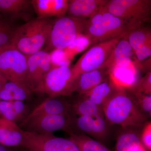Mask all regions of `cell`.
I'll list each match as a JSON object with an SVG mask.
<instances>
[{
	"label": "cell",
	"instance_id": "1",
	"mask_svg": "<svg viewBox=\"0 0 151 151\" xmlns=\"http://www.w3.org/2000/svg\"><path fill=\"white\" fill-rule=\"evenodd\" d=\"M105 120L108 124L124 128L145 127L147 117L139 109L134 100L124 90L117 92L103 107Z\"/></svg>",
	"mask_w": 151,
	"mask_h": 151
},
{
	"label": "cell",
	"instance_id": "2",
	"mask_svg": "<svg viewBox=\"0 0 151 151\" xmlns=\"http://www.w3.org/2000/svg\"><path fill=\"white\" fill-rule=\"evenodd\" d=\"M130 31L123 21L103 6L87 19L83 34L89 39L92 45L123 38L127 37Z\"/></svg>",
	"mask_w": 151,
	"mask_h": 151
},
{
	"label": "cell",
	"instance_id": "3",
	"mask_svg": "<svg viewBox=\"0 0 151 151\" xmlns=\"http://www.w3.org/2000/svg\"><path fill=\"white\" fill-rule=\"evenodd\" d=\"M53 22L50 18L29 20L15 30L11 45L27 56L41 51L46 44Z\"/></svg>",
	"mask_w": 151,
	"mask_h": 151
},
{
	"label": "cell",
	"instance_id": "4",
	"mask_svg": "<svg viewBox=\"0 0 151 151\" xmlns=\"http://www.w3.org/2000/svg\"><path fill=\"white\" fill-rule=\"evenodd\" d=\"M86 21L68 16L57 18L53 22L45 50L49 52L67 48L83 34Z\"/></svg>",
	"mask_w": 151,
	"mask_h": 151
},
{
	"label": "cell",
	"instance_id": "5",
	"mask_svg": "<svg viewBox=\"0 0 151 151\" xmlns=\"http://www.w3.org/2000/svg\"><path fill=\"white\" fill-rule=\"evenodd\" d=\"M104 6L123 21L130 31L150 19L151 0H108Z\"/></svg>",
	"mask_w": 151,
	"mask_h": 151
},
{
	"label": "cell",
	"instance_id": "6",
	"mask_svg": "<svg viewBox=\"0 0 151 151\" xmlns=\"http://www.w3.org/2000/svg\"><path fill=\"white\" fill-rule=\"evenodd\" d=\"M120 39H115L91 45L71 68L73 78L75 79L84 72L105 66Z\"/></svg>",
	"mask_w": 151,
	"mask_h": 151
},
{
	"label": "cell",
	"instance_id": "7",
	"mask_svg": "<svg viewBox=\"0 0 151 151\" xmlns=\"http://www.w3.org/2000/svg\"><path fill=\"white\" fill-rule=\"evenodd\" d=\"M50 52L42 50L27 56V72L24 84L32 93L44 94V81L53 67Z\"/></svg>",
	"mask_w": 151,
	"mask_h": 151
},
{
	"label": "cell",
	"instance_id": "8",
	"mask_svg": "<svg viewBox=\"0 0 151 151\" xmlns=\"http://www.w3.org/2000/svg\"><path fill=\"white\" fill-rule=\"evenodd\" d=\"M27 56L10 44L0 50V73L8 81L24 84Z\"/></svg>",
	"mask_w": 151,
	"mask_h": 151
},
{
	"label": "cell",
	"instance_id": "9",
	"mask_svg": "<svg viewBox=\"0 0 151 151\" xmlns=\"http://www.w3.org/2000/svg\"><path fill=\"white\" fill-rule=\"evenodd\" d=\"M44 93L49 97L68 96L75 92V79L68 65H56L52 68L44 81Z\"/></svg>",
	"mask_w": 151,
	"mask_h": 151
},
{
	"label": "cell",
	"instance_id": "10",
	"mask_svg": "<svg viewBox=\"0 0 151 151\" xmlns=\"http://www.w3.org/2000/svg\"><path fill=\"white\" fill-rule=\"evenodd\" d=\"M21 147L32 151H81L70 139L24 130Z\"/></svg>",
	"mask_w": 151,
	"mask_h": 151
},
{
	"label": "cell",
	"instance_id": "11",
	"mask_svg": "<svg viewBox=\"0 0 151 151\" xmlns=\"http://www.w3.org/2000/svg\"><path fill=\"white\" fill-rule=\"evenodd\" d=\"M71 119L69 114L36 116L22 122L19 127L24 128V131L37 134H52L60 130L70 133Z\"/></svg>",
	"mask_w": 151,
	"mask_h": 151
},
{
	"label": "cell",
	"instance_id": "12",
	"mask_svg": "<svg viewBox=\"0 0 151 151\" xmlns=\"http://www.w3.org/2000/svg\"><path fill=\"white\" fill-rule=\"evenodd\" d=\"M72 123H74L77 129L81 132L80 134L97 139H103L108 134V123L104 115L78 116L76 119H72Z\"/></svg>",
	"mask_w": 151,
	"mask_h": 151
},
{
	"label": "cell",
	"instance_id": "13",
	"mask_svg": "<svg viewBox=\"0 0 151 151\" xmlns=\"http://www.w3.org/2000/svg\"><path fill=\"white\" fill-rule=\"evenodd\" d=\"M107 66L79 74L75 79V92L83 95L110 77Z\"/></svg>",
	"mask_w": 151,
	"mask_h": 151
},
{
	"label": "cell",
	"instance_id": "14",
	"mask_svg": "<svg viewBox=\"0 0 151 151\" xmlns=\"http://www.w3.org/2000/svg\"><path fill=\"white\" fill-rule=\"evenodd\" d=\"M127 36L120 40L105 65L110 70L116 66L127 67L137 64L134 52L128 42Z\"/></svg>",
	"mask_w": 151,
	"mask_h": 151
},
{
	"label": "cell",
	"instance_id": "15",
	"mask_svg": "<svg viewBox=\"0 0 151 151\" xmlns=\"http://www.w3.org/2000/svg\"><path fill=\"white\" fill-rule=\"evenodd\" d=\"M68 2L67 0H31L33 9L40 19L65 16Z\"/></svg>",
	"mask_w": 151,
	"mask_h": 151
},
{
	"label": "cell",
	"instance_id": "16",
	"mask_svg": "<svg viewBox=\"0 0 151 151\" xmlns=\"http://www.w3.org/2000/svg\"><path fill=\"white\" fill-rule=\"evenodd\" d=\"M59 97H49L36 107L22 122L27 121L36 116L69 114L71 106L66 100Z\"/></svg>",
	"mask_w": 151,
	"mask_h": 151
},
{
	"label": "cell",
	"instance_id": "17",
	"mask_svg": "<svg viewBox=\"0 0 151 151\" xmlns=\"http://www.w3.org/2000/svg\"><path fill=\"white\" fill-rule=\"evenodd\" d=\"M108 0H70L67 12L68 16L88 19L100 8L104 6Z\"/></svg>",
	"mask_w": 151,
	"mask_h": 151
},
{
	"label": "cell",
	"instance_id": "18",
	"mask_svg": "<svg viewBox=\"0 0 151 151\" xmlns=\"http://www.w3.org/2000/svg\"><path fill=\"white\" fill-rule=\"evenodd\" d=\"M32 9L31 0H0V17H8L11 19L21 18L29 21Z\"/></svg>",
	"mask_w": 151,
	"mask_h": 151
},
{
	"label": "cell",
	"instance_id": "19",
	"mask_svg": "<svg viewBox=\"0 0 151 151\" xmlns=\"http://www.w3.org/2000/svg\"><path fill=\"white\" fill-rule=\"evenodd\" d=\"M24 130L15 122L0 117V144L6 147L21 146Z\"/></svg>",
	"mask_w": 151,
	"mask_h": 151
},
{
	"label": "cell",
	"instance_id": "20",
	"mask_svg": "<svg viewBox=\"0 0 151 151\" xmlns=\"http://www.w3.org/2000/svg\"><path fill=\"white\" fill-rule=\"evenodd\" d=\"M122 89H123L118 86L110 76L108 79L82 95L103 108L107 101Z\"/></svg>",
	"mask_w": 151,
	"mask_h": 151
},
{
	"label": "cell",
	"instance_id": "21",
	"mask_svg": "<svg viewBox=\"0 0 151 151\" xmlns=\"http://www.w3.org/2000/svg\"><path fill=\"white\" fill-rule=\"evenodd\" d=\"M110 75L114 82L124 90L134 87L139 80L137 68L135 65L113 67L110 70Z\"/></svg>",
	"mask_w": 151,
	"mask_h": 151
},
{
	"label": "cell",
	"instance_id": "22",
	"mask_svg": "<svg viewBox=\"0 0 151 151\" xmlns=\"http://www.w3.org/2000/svg\"><path fill=\"white\" fill-rule=\"evenodd\" d=\"M32 93L24 84L7 81L0 89V100L24 101L28 99Z\"/></svg>",
	"mask_w": 151,
	"mask_h": 151
},
{
	"label": "cell",
	"instance_id": "23",
	"mask_svg": "<svg viewBox=\"0 0 151 151\" xmlns=\"http://www.w3.org/2000/svg\"><path fill=\"white\" fill-rule=\"evenodd\" d=\"M70 139L75 143L81 151H111L98 141L84 134L69 133Z\"/></svg>",
	"mask_w": 151,
	"mask_h": 151
},
{
	"label": "cell",
	"instance_id": "24",
	"mask_svg": "<svg viewBox=\"0 0 151 151\" xmlns=\"http://www.w3.org/2000/svg\"><path fill=\"white\" fill-rule=\"evenodd\" d=\"M141 138L134 131H128L123 132L117 139L116 151H133L141 144Z\"/></svg>",
	"mask_w": 151,
	"mask_h": 151
},
{
	"label": "cell",
	"instance_id": "25",
	"mask_svg": "<svg viewBox=\"0 0 151 151\" xmlns=\"http://www.w3.org/2000/svg\"><path fill=\"white\" fill-rule=\"evenodd\" d=\"M72 107L74 112L78 116L104 115L102 107L83 96L81 99L74 103Z\"/></svg>",
	"mask_w": 151,
	"mask_h": 151
},
{
	"label": "cell",
	"instance_id": "26",
	"mask_svg": "<svg viewBox=\"0 0 151 151\" xmlns=\"http://www.w3.org/2000/svg\"><path fill=\"white\" fill-rule=\"evenodd\" d=\"M127 40L134 52L145 44L151 40V29L142 27L130 31Z\"/></svg>",
	"mask_w": 151,
	"mask_h": 151
},
{
	"label": "cell",
	"instance_id": "27",
	"mask_svg": "<svg viewBox=\"0 0 151 151\" xmlns=\"http://www.w3.org/2000/svg\"><path fill=\"white\" fill-rule=\"evenodd\" d=\"M130 91L128 93L134 100L136 105L147 118L151 114V94H146L133 90H125Z\"/></svg>",
	"mask_w": 151,
	"mask_h": 151
},
{
	"label": "cell",
	"instance_id": "28",
	"mask_svg": "<svg viewBox=\"0 0 151 151\" xmlns=\"http://www.w3.org/2000/svg\"><path fill=\"white\" fill-rule=\"evenodd\" d=\"M15 30L10 23L0 17V50L10 44Z\"/></svg>",
	"mask_w": 151,
	"mask_h": 151
},
{
	"label": "cell",
	"instance_id": "29",
	"mask_svg": "<svg viewBox=\"0 0 151 151\" xmlns=\"http://www.w3.org/2000/svg\"><path fill=\"white\" fill-rule=\"evenodd\" d=\"M0 114L1 117L12 122H19L12 101L0 100Z\"/></svg>",
	"mask_w": 151,
	"mask_h": 151
},
{
	"label": "cell",
	"instance_id": "30",
	"mask_svg": "<svg viewBox=\"0 0 151 151\" xmlns=\"http://www.w3.org/2000/svg\"><path fill=\"white\" fill-rule=\"evenodd\" d=\"M129 89H133L143 94H151V71L147 73L144 77L139 80L134 87Z\"/></svg>",
	"mask_w": 151,
	"mask_h": 151
},
{
	"label": "cell",
	"instance_id": "31",
	"mask_svg": "<svg viewBox=\"0 0 151 151\" xmlns=\"http://www.w3.org/2000/svg\"><path fill=\"white\" fill-rule=\"evenodd\" d=\"M135 57L137 60V65L138 63L151 57V40L141 46L134 52Z\"/></svg>",
	"mask_w": 151,
	"mask_h": 151
},
{
	"label": "cell",
	"instance_id": "32",
	"mask_svg": "<svg viewBox=\"0 0 151 151\" xmlns=\"http://www.w3.org/2000/svg\"><path fill=\"white\" fill-rule=\"evenodd\" d=\"M12 101L14 109L18 117L19 122H22L29 114V110L28 107L26 104L24 103V101L20 100Z\"/></svg>",
	"mask_w": 151,
	"mask_h": 151
},
{
	"label": "cell",
	"instance_id": "33",
	"mask_svg": "<svg viewBox=\"0 0 151 151\" xmlns=\"http://www.w3.org/2000/svg\"><path fill=\"white\" fill-rule=\"evenodd\" d=\"M141 141L145 147L149 150H151V124L150 122L147 123L145 125L143 130Z\"/></svg>",
	"mask_w": 151,
	"mask_h": 151
},
{
	"label": "cell",
	"instance_id": "34",
	"mask_svg": "<svg viewBox=\"0 0 151 151\" xmlns=\"http://www.w3.org/2000/svg\"><path fill=\"white\" fill-rule=\"evenodd\" d=\"M7 81L5 77L0 73V89L7 82Z\"/></svg>",
	"mask_w": 151,
	"mask_h": 151
},
{
	"label": "cell",
	"instance_id": "35",
	"mask_svg": "<svg viewBox=\"0 0 151 151\" xmlns=\"http://www.w3.org/2000/svg\"><path fill=\"white\" fill-rule=\"evenodd\" d=\"M7 147L0 144V151H14L7 148Z\"/></svg>",
	"mask_w": 151,
	"mask_h": 151
},
{
	"label": "cell",
	"instance_id": "36",
	"mask_svg": "<svg viewBox=\"0 0 151 151\" xmlns=\"http://www.w3.org/2000/svg\"><path fill=\"white\" fill-rule=\"evenodd\" d=\"M133 151H146L145 149V147L142 144H141L139 146L138 148L137 149H135Z\"/></svg>",
	"mask_w": 151,
	"mask_h": 151
},
{
	"label": "cell",
	"instance_id": "37",
	"mask_svg": "<svg viewBox=\"0 0 151 151\" xmlns=\"http://www.w3.org/2000/svg\"><path fill=\"white\" fill-rule=\"evenodd\" d=\"M19 151H32V150H28V149L24 148L22 149V150H20Z\"/></svg>",
	"mask_w": 151,
	"mask_h": 151
},
{
	"label": "cell",
	"instance_id": "38",
	"mask_svg": "<svg viewBox=\"0 0 151 151\" xmlns=\"http://www.w3.org/2000/svg\"><path fill=\"white\" fill-rule=\"evenodd\" d=\"M0 116H1V114H0Z\"/></svg>",
	"mask_w": 151,
	"mask_h": 151
}]
</instances>
